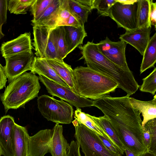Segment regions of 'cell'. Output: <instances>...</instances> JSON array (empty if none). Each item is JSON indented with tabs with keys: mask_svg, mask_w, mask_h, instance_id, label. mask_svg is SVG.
I'll return each instance as SVG.
<instances>
[{
	"mask_svg": "<svg viewBox=\"0 0 156 156\" xmlns=\"http://www.w3.org/2000/svg\"><path fill=\"white\" fill-rule=\"evenodd\" d=\"M37 101L39 111L48 120L63 124L72 122L74 111L69 104L45 94L38 97Z\"/></svg>",
	"mask_w": 156,
	"mask_h": 156,
	"instance_id": "cell-6",
	"label": "cell"
},
{
	"mask_svg": "<svg viewBox=\"0 0 156 156\" xmlns=\"http://www.w3.org/2000/svg\"><path fill=\"white\" fill-rule=\"evenodd\" d=\"M82 5L93 9V5L94 0H77Z\"/></svg>",
	"mask_w": 156,
	"mask_h": 156,
	"instance_id": "cell-42",
	"label": "cell"
},
{
	"mask_svg": "<svg viewBox=\"0 0 156 156\" xmlns=\"http://www.w3.org/2000/svg\"><path fill=\"white\" fill-rule=\"evenodd\" d=\"M30 32L20 34L17 38L2 44L0 51L4 58L18 53L32 51Z\"/></svg>",
	"mask_w": 156,
	"mask_h": 156,
	"instance_id": "cell-15",
	"label": "cell"
},
{
	"mask_svg": "<svg viewBox=\"0 0 156 156\" xmlns=\"http://www.w3.org/2000/svg\"><path fill=\"white\" fill-rule=\"evenodd\" d=\"M38 78L45 87L48 92L52 97H57L76 108L93 106L94 101L80 96L68 86L52 81L43 76L39 75Z\"/></svg>",
	"mask_w": 156,
	"mask_h": 156,
	"instance_id": "cell-7",
	"label": "cell"
},
{
	"mask_svg": "<svg viewBox=\"0 0 156 156\" xmlns=\"http://www.w3.org/2000/svg\"><path fill=\"white\" fill-rule=\"evenodd\" d=\"M72 122L75 128L76 141L85 156H122L109 150L98 134L76 119Z\"/></svg>",
	"mask_w": 156,
	"mask_h": 156,
	"instance_id": "cell-5",
	"label": "cell"
},
{
	"mask_svg": "<svg viewBox=\"0 0 156 156\" xmlns=\"http://www.w3.org/2000/svg\"><path fill=\"white\" fill-rule=\"evenodd\" d=\"M150 19L151 25L154 26L155 28L156 27V3L153 0H150Z\"/></svg>",
	"mask_w": 156,
	"mask_h": 156,
	"instance_id": "cell-39",
	"label": "cell"
},
{
	"mask_svg": "<svg viewBox=\"0 0 156 156\" xmlns=\"http://www.w3.org/2000/svg\"><path fill=\"white\" fill-rule=\"evenodd\" d=\"M33 43L37 57L45 59H57L55 48L50 34L51 28L33 26Z\"/></svg>",
	"mask_w": 156,
	"mask_h": 156,
	"instance_id": "cell-9",
	"label": "cell"
},
{
	"mask_svg": "<svg viewBox=\"0 0 156 156\" xmlns=\"http://www.w3.org/2000/svg\"><path fill=\"white\" fill-rule=\"evenodd\" d=\"M68 5L70 13L76 18L84 26L87 22L89 14L92 10L91 9L83 5L77 0H68Z\"/></svg>",
	"mask_w": 156,
	"mask_h": 156,
	"instance_id": "cell-28",
	"label": "cell"
},
{
	"mask_svg": "<svg viewBox=\"0 0 156 156\" xmlns=\"http://www.w3.org/2000/svg\"><path fill=\"white\" fill-rule=\"evenodd\" d=\"M98 135L104 145L109 150L115 153L122 154L116 146L109 140L105 137Z\"/></svg>",
	"mask_w": 156,
	"mask_h": 156,
	"instance_id": "cell-36",
	"label": "cell"
},
{
	"mask_svg": "<svg viewBox=\"0 0 156 156\" xmlns=\"http://www.w3.org/2000/svg\"><path fill=\"white\" fill-rule=\"evenodd\" d=\"M7 79L4 67L0 63V90L5 87Z\"/></svg>",
	"mask_w": 156,
	"mask_h": 156,
	"instance_id": "cell-41",
	"label": "cell"
},
{
	"mask_svg": "<svg viewBox=\"0 0 156 156\" xmlns=\"http://www.w3.org/2000/svg\"><path fill=\"white\" fill-rule=\"evenodd\" d=\"M97 44L100 52L110 61L124 70L131 71L126 57V43L121 40L113 41L107 37Z\"/></svg>",
	"mask_w": 156,
	"mask_h": 156,
	"instance_id": "cell-11",
	"label": "cell"
},
{
	"mask_svg": "<svg viewBox=\"0 0 156 156\" xmlns=\"http://www.w3.org/2000/svg\"><path fill=\"white\" fill-rule=\"evenodd\" d=\"M53 0H35L30 9L33 16L31 21L36 20L51 3Z\"/></svg>",
	"mask_w": 156,
	"mask_h": 156,
	"instance_id": "cell-31",
	"label": "cell"
},
{
	"mask_svg": "<svg viewBox=\"0 0 156 156\" xmlns=\"http://www.w3.org/2000/svg\"><path fill=\"white\" fill-rule=\"evenodd\" d=\"M78 47L82 55L79 60L84 59L87 67L114 80L129 97L137 91L140 86L132 72L125 71L110 61L100 52L97 44L88 41Z\"/></svg>",
	"mask_w": 156,
	"mask_h": 156,
	"instance_id": "cell-2",
	"label": "cell"
},
{
	"mask_svg": "<svg viewBox=\"0 0 156 156\" xmlns=\"http://www.w3.org/2000/svg\"><path fill=\"white\" fill-rule=\"evenodd\" d=\"M137 3V27H151L150 19V0H138Z\"/></svg>",
	"mask_w": 156,
	"mask_h": 156,
	"instance_id": "cell-26",
	"label": "cell"
},
{
	"mask_svg": "<svg viewBox=\"0 0 156 156\" xmlns=\"http://www.w3.org/2000/svg\"><path fill=\"white\" fill-rule=\"evenodd\" d=\"M129 101L133 107L142 113L143 117L142 128L149 120L156 118V94L153 99L149 101H143L130 97Z\"/></svg>",
	"mask_w": 156,
	"mask_h": 156,
	"instance_id": "cell-20",
	"label": "cell"
},
{
	"mask_svg": "<svg viewBox=\"0 0 156 156\" xmlns=\"http://www.w3.org/2000/svg\"><path fill=\"white\" fill-rule=\"evenodd\" d=\"M125 152L126 154V156H136V155L128 149H125Z\"/></svg>",
	"mask_w": 156,
	"mask_h": 156,
	"instance_id": "cell-45",
	"label": "cell"
},
{
	"mask_svg": "<svg viewBox=\"0 0 156 156\" xmlns=\"http://www.w3.org/2000/svg\"><path fill=\"white\" fill-rule=\"evenodd\" d=\"M60 26H69L77 28L81 26H84L82 25L76 18L71 14L68 18L60 25Z\"/></svg>",
	"mask_w": 156,
	"mask_h": 156,
	"instance_id": "cell-37",
	"label": "cell"
},
{
	"mask_svg": "<svg viewBox=\"0 0 156 156\" xmlns=\"http://www.w3.org/2000/svg\"><path fill=\"white\" fill-rule=\"evenodd\" d=\"M71 14L68 0H60V6L58 15L57 27L60 26Z\"/></svg>",
	"mask_w": 156,
	"mask_h": 156,
	"instance_id": "cell-34",
	"label": "cell"
},
{
	"mask_svg": "<svg viewBox=\"0 0 156 156\" xmlns=\"http://www.w3.org/2000/svg\"><path fill=\"white\" fill-rule=\"evenodd\" d=\"M74 117L79 122L97 134L105 137L108 139L106 134L95 122L92 118L91 115L82 112L80 108H76L74 112Z\"/></svg>",
	"mask_w": 156,
	"mask_h": 156,
	"instance_id": "cell-27",
	"label": "cell"
},
{
	"mask_svg": "<svg viewBox=\"0 0 156 156\" xmlns=\"http://www.w3.org/2000/svg\"><path fill=\"white\" fill-rule=\"evenodd\" d=\"M2 155H3L2 152L1 147L0 146V156H1Z\"/></svg>",
	"mask_w": 156,
	"mask_h": 156,
	"instance_id": "cell-46",
	"label": "cell"
},
{
	"mask_svg": "<svg viewBox=\"0 0 156 156\" xmlns=\"http://www.w3.org/2000/svg\"><path fill=\"white\" fill-rule=\"evenodd\" d=\"M38 76L31 72H25L9 83L0 95L5 113L9 110L22 107L38 97L41 89Z\"/></svg>",
	"mask_w": 156,
	"mask_h": 156,
	"instance_id": "cell-4",
	"label": "cell"
},
{
	"mask_svg": "<svg viewBox=\"0 0 156 156\" xmlns=\"http://www.w3.org/2000/svg\"><path fill=\"white\" fill-rule=\"evenodd\" d=\"M60 0H53L51 3L36 20L31 21V24L52 28L57 27L58 15Z\"/></svg>",
	"mask_w": 156,
	"mask_h": 156,
	"instance_id": "cell-16",
	"label": "cell"
},
{
	"mask_svg": "<svg viewBox=\"0 0 156 156\" xmlns=\"http://www.w3.org/2000/svg\"><path fill=\"white\" fill-rule=\"evenodd\" d=\"M116 0H94L93 9H97L98 13L103 16H108L109 10Z\"/></svg>",
	"mask_w": 156,
	"mask_h": 156,
	"instance_id": "cell-32",
	"label": "cell"
},
{
	"mask_svg": "<svg viewBox=\"0 0 156 156\" xmlns=\"http://www.w3.org/2000/svg\"><path fill=\"white\" fill-rule=\"evenodd\" d=\"M142 128L144 143L146 148V151H148L151 144V137L149 132L144 126Z\"/></svg>",
	"mask_w": 156,
	"mask_h": 156,
	"instance_id": "cell-40",
	"label": "cell"
},
{
	"mask_svg": "<svg viewBox=\"0 0 156 156\" xmlns=\"http://www.w3.org/2000/svg\"><path fill=\"white\" fill-rule=\"evenodd\" d=\"M29 136L25 127L15 123L14 128V156H29Z\"/></svg>",
	"mask_w": 156,
	"mask_h": 156,
	"instance_id": "cell-19",
	"label": "cell"
},
{
	"mask_svg": "<svg viewBox=\"0 0 156 156\" xmlns=\"http://www.w3.org/2000/svg\"><path fill=\"white\" fill-rule=\"evenodd\" d=\"M54 129L40 130L32 136L28 141L29 156H44L50 153Z\"/></svg>",
	"mask_w": 156,
	"mask_h": 156,
	"instance_id": "cell-12",
	"label": "cell"
},
{
	"mask_svg": "<svg viewBox=\"0 0 156 156\" xmlns=\"http://www.w3.org/2000/svg\"><path fill=\"white\" fill-rule=\"evenodd\" d=\"M80 147L76 142L72 140L70 144L69 150L67 156H81L80 154Z\"/></svg>",
	"mask_w": 156,
	"mask_h": 156,
	"instance_id": "cell-38",
	"label": "cell"
},
{
	"mask_svg": "<svg viewBox=\"0 0 156 156\" xmlns=\"http://www.w3.org/2000/svg\"><path fill=\"white\" fill-rule=\"evenodd\" d=\"M73 81L77 94L94 100L114 91L118 86L111 78L82 66L73 69Z\"/></svg>",
	"mask_w": 156,
	"mask_h": 156,
	"instance_id": "cell-3",
	"label": "cell"
},
{
	"mask_svg": "<svg viewBox=\"0 0 156 156\" xmlns=\"http://www.w3.org/2000/svg\"><path fill=\"white\" fill-rule=\"evenodd\" d=\"M50 34L55 48L57 59L63 60L67 55L64 26H59L51 29Z\"/></svg>",
	"mask_w": 156,
	"mask_h": 156,
	"instance_id": "cell-24",
	"label": "cell"
},
{
	"mask_svg": "<svg viewBox=\"0 0 156 156\" xmlns=\"http://www.w3.org/2000/svg\"><path fill=\"white\" fill-rule=\"evenodd\" d=\"M117 0L122 3L127 4H133L137 1V0Z\"/></svg>",
	"mask_w": 156,
	"mask_h": 156,
	"instance_id": "cell-44",
	"label": "cell"
},
{
	"mask_svg": "<svg viewBox=\"0 0 156 156\" xmlns=\"http://www.w3.org/2000/svg\"><path fill=\"white\" fill-rule=\"evenodd\" d=\"M8 1L7 0H0V39L4 36L2 27L6 21Z\"/></svg>",
	"mask_w": 156,
	"mask_h": 156,
	"instance_id": "cell-35",
	"label": "cell"
},
{
	"mask_svg": "<svg viewBox=\"0 0 156 156\" xmlns=\"http://www.w3.org/2000/svg\"><path fill=\"white\" fill-rule=\"evenodd\" d=\"M53 128L50 153L52 156H67L70 144L63 135L62 126L56 123Z\"/></svg>",
	"mask_w": 156,
	"mask_h": 156,
	"instance_id": "cell-18",
	"label": "cell"
},
{
	"mask_svg": "<svg viewBox=\"0 0 156 156\" xmlns=\"http://www.w3.org/2000/svg\"><path fill=\"white\" fill-rule=\"evenodd\" d=\"M64 26L68 55L77 47L83 44V40L87 35L84 26L77 28L69 26Z\"/></svg>",
	"mask_w": 156,
	"mask_h": 156,
	"instance_id": "cell-21",
	"label": "cell"
},
{
	"mask_svg": "<svg viewBox=\"0 0 156 156\" xmlns=\"http://www.w3.org/2000/svg\"><path fill=\"white\" fill-rule=\"evenodd\" d=\"M49 65L74 92L76 93L73 81V69L63 60L46 59Z\"/></svg>",
	"mask_w": 156,
	"mask_h": 156,
	"instance_id": "cell-22",
	"label": "cell"
},
{
	"mask_svg": "<svg viewBox=\"0 0 156 156\" xmlns=\"http://www.w3.org/2000/svg\"><path fill=\"white\" fill-rule=\"evenodd\" d=\"M91 117L105 133L108 139L116 146L121 154H123L125 152L124 147L108 118L105 115L98 117L92 115Z\"/></svg>",
	"mask_w": 156,
	"mask_h": 156,
	"instance_id": "cell-23",
	"label": "cell"
},
{
	"mask_svg": "<svg viewBox=\"0 0 156 156\" xmlns=\"http://www.w3.org/2000/svg\"><path fill=\"white\" fill-rule=\"evenodd\" d=\"M151 27L137 28L132 31H126L119 38L135 48L143 55L148 44Z\"/></svg>",
	"mask_w": 156,
	"mask_h": 156,
	"instance_id": "cell-14",
	"label": "cell"
},
{
	"mask_svg": "<svg viewBox=\"0 0 156 156\" xmlns=\"http://www.w3.org/2000/svg\"><path fill=\"white\" fill-rule=\"evenodd\" d=\"M15 123L9 115L0 119V146L3 156H14V136Z\"/></svg>",
	"mask_w": 156,
	"mask_h": 156,
	"instance_id": "cell-13",
	"label": "cell"
},
{
	"mask_svg": "<svg viewBox=\"0 0 156 156\" xmlns=\"http://www.w3.org/2000/svg\"><path fill=\"white\" fill-rule=\"evenodd\" d=\"M30 71L33 73L37 74L52 81L68 86L49 65L46 59L34 57Z\"/></svg>",
	"mask_w": 156,
	"mask_h": 156,
	"instance_id": "cell-17",
	"label": "cell"
},
{
	"mask_svg": "<svg viewBox=\"0 0 156 156\" xmlns=\"http://www.w3.org/2000/svg\"><path fill=\"white\" fill-rule=\"evenodd\" d=\"M140 72L141 74L153 66L156 62V33L150 37L143 54Z\"/></svg>",
	"mask_w": 156,
	"mask_h": 156,
	"instance_id": "cell-25",
	"label": "cell"
},
{
	"mask_svg": "<svg viewBox=\"0 0 156 156\" xmlns=\"http://www.w3.org/2000/svg\"><path fill=\"white\" fill-rule=\"evenodd\" d=\"M143 83L140 87V91L149 93L153 95L156 91V68L147 76L142 79Z\"/></svg>",
	"mask_w": 156,
	"mask_h": 156,
	"instance_id": "cell-30",
	"label": "cell"
},
{
	"mask_svg": "<svg viewBox=\"0 0 156 156\" xmlns=\"http://www.w3.org/2000/svg\"><path fill=\"white\" fill-rule=\"evenodd\" d=\"M137 2L127 4L116 0L109 10L108 16L116 22L118 27L123 28L127 31L136 29Z\"/></svg>",
	"mask_w": 156,
	"mask_h": 156,
	"instance_id": "cell-8",
	"label": "cell"
},
{
	"mask_svg": "<svg viewBox=\"0 0 156 156\" xmlns=\"http://www.w3.org/2000/svg\"><path fill=\"white\" fill-rule=\"evenodd\" d=\"M136 156H156V154L149 151H145L137 155Z\"/></svg>",
	"mask_w": 156,
	"mask_h": 156,
	"instance_id": "cell-43",
	"label": "cell"
},
{
	"mask_svg": "<svg viewBox=\"0 0 156 156\" xmlns=\"http://www.w3.org/2000/svg\"><path fill=\"white\" fill-rule=\"evenodd\" d=\"M35 0H10L8 1V10L11 13L25 14Z\"/></svg>",
	"mask_w": 156,
	"mask_h": 156,
	"instance_id": "cell-29",
	"label": "cell"
},
{
	"mask_svg": "<svg viewBox=\"0 0 156 156\" xmlns=\"http://www.w3.org/2000/svg\"><path fill=\"white\" fill-rule=\"evenodd\" d=\"M144 126L148 130L151 137L150 145L148 151L156 154V118L149 120Z\"/></svg>",
	"mask_w": 156,
	"mask_h": 156,
	"instance_id": "cell-33",
	"label": "cell"
},
{
	"mask_svg": "<svg viewBox=\"0 0 156 156\" xmlns=\"http://www.w3.org/2000/svg\"><path fill=\"white\" fill-rule=\"evenodd\" d=\"M129 96L113 97L106 95L94 101L93 106L109 119L124 149L136 155L146 151L143 138L141 113L134 108Z\"/></svg>",
	"mask_w": 156,
	"mask_h": 156,
	"instance_id": "cell-1",
	"label": "cell"
},
{
	"mask_svg": "<svg viewBox=\"0 0 156 156\" xmlns=\"http://www.w3.org/2000/svg\"><path fill=\"white\" fill-rule=\"evenodd\" d=\"M34 56L32 51L24 52L5 58L4 67L9 83L28 70H31Z\"/></svg>",
	"mask_w": 156,
	"mask_h": 156,
	"instance_id": "cell-10",
	"label": "cell"
}]
</instances>
